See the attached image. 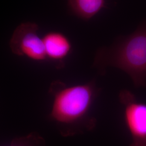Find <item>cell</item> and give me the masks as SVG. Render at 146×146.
Segmentation results:
<instances>
[{
    "mask_svg": "<svg viewBox=\"0 0 146 146\" xmlns=\"http://www.w3.org/2000/svg\"><path fill=\"white\" fill-rule=\"evenodd\" d=\"M49 93L52 98L49 118L61 135H81L95 128L96 119L91 114L98 93L94 82L67 85L55 80L50 84Z\"/></svg>",
    "mask_w": 146,
    "mask_h": 146,
    "instance_id": "obj_1",
    "label": "cell"
},
{
    "mask_svg": "<svg viewBox=\"0 0 146 146\" xmlns=\"http://www.w3.org/2000/svg\"><path fill=\"white\" fill-rule=\"evenodd\" d=\"M94 66L104 74L108 67L127 74L137 88L146 87V21L130 35L97 51Z\"/></svg>",
    "mask_w": 146,
    "mask_h": 146,
    "instance_id": "obj_2",
    "label": "cell"
},
{
    "mask_svg": "<svg viewBox=\"0 0 146 146\" xmlns=\"http://www.w3.org/2000/svg\"><path fill=\"white\" fill-rule=\"evenodd\" d=\"M123 107V119L131 138L130 146H146V104L127 89L119 95Z\"/></svg>",
    "mask_w": 146,
    "mask_h": 146,
    "instance_id": "obj_3",
    "label": "cell"
},
{
    "mask_svg": "<svg viewBox=\"0 0 146 146\" xmlns=\"http://www.w3.org/2000/svg\"><path fill=\"white\" fill-rule=\"evenodd\" d=\"M38 29L36 24L32 22L22 23L17 27L9 43L11 52L33 61L46 60L43 40L37 33Z\"/></svg>",
    "mask_w": 146,
    "mask_h": 146,
    "instance_id": "obj_4",
    "label": "cell"
},
{
    "mask_svg": "<svg viewBox=\"0 0 146 146\" xmlns=\"http://www.w3.org/2000/svg\"><path fill=\"white\" fill-rule=\"evenodd\" d=\"M43 38L47 58L61 61L70 54L72 44L68 37L58 32H50Z\"/></svg>",
    "mask_w": 146,
    "mask_h": 146,
    "instance_id": "obj_5",
    "label": "cell"
},
{
    "mask_svg": "<svg viewBox=\"0 0 146 146\" xmlns=\"http://www.w3.org/2000/svg\"><path fill=\"white\" fill-rule=\"evenodd\" d=\"M68 2L73 13L84 20L93 17L105 5V0H68Z\"/></svg>",
    "mask_w": 146,
    "mask_h": 146,
    "instance_id": "obj_6",
    "label": "cell"
},
{
    "mask_svg": "<svg viewBox=\"0 0 146 146\" xmlns=\"http://www.w3.org/2000/svg\"><path fill=\"white\" fill-rule=\"evenodd\" d=\"M8 146H46L44 138L37 133L14 139Z\"/></svg>",
    "mask_w": 146,
    "mask_h": 146,
    "instance_id": "obj_7",
    "label": "cell"
}]
</instances>
